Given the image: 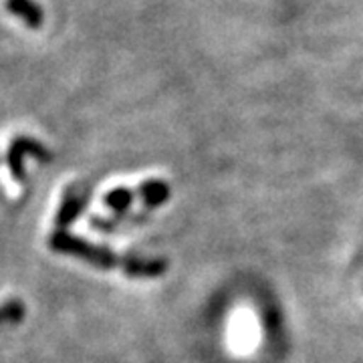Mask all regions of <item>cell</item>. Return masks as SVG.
<instances>
[{
  "label": "cell",
  "mask_w": 363,
  "mask_h": 363,
  "mask_svg": "<svg viewBox=\"0 0 363 363\" xmlns=\"http://www.w3.org/2000/svg\"><path fill=\"white\" fill-rule=\"evenodd\" d=\"M52 248L61 250V252H71V255H77L83 260H87L91 264H97L101 269H113V264L117 262V259L109 252V250H104V248H95L83 242V240H77L73 236L63 233H57L52 236L51 240Z\"/></svg>",
  "instance_id": "1"
},
{
  "label": "cell",
  "mask_w": 363,
  "mask_h": 363,
  "mask_svg": "<svg viewBox=\"0 0 363 363\" xmlns=\"http://www.w3.org/2000/svg\"><path fill=\"white\" fill-rule=\"evenodd\" d=\"M6 11L18 16L28 28H40L45 14L37 0H6Z\"/></svg>",
  "instance_id": "2"
},
{
  "label": "cell",
  "mask_w": 363,
  "mask_h": 363,
  "mask_svg": "<svg viewBox=\"0 0 363 363\" xmlns=\"http://www.w3.org/2000/svg\"><path fill=\"white\" fill-rule=\"evenodd\" d=\"M35 154V156L47 160V152L40 147V143L33 142L28 138H18L14 140L13 145H11V154H9V162H11V168H13V174L16 178H23V156L25 154Z\"/></svg>",
  "instance_id": "3"
},
{
  "label": "cell",
  "mask_w": 363,
  "mask_h": 363,
  "mask_svg": "<svg viewBox=\"0 0 363 363\" xmlns=\"http://www.w3.org/2000/svg\"><path fill=\"white\" fill-rule=\"evenodd\" d=\"M140 194L143 198V204L147 206H160L168 200L169 186L164 180H150L143 182L140 186Z\"/></svg>",
  "instance_id": "4"
},
{
  "label": "cell",
  "mask_w": 363,
  "mask_h": 363,
  "mask_svg": "<svg viewBox=\"0 0 363 363\" xmlns=\"http://www.w3.org/2000/svg\"><path fill=\"white\" fill-rule=\"evenodd\" d=\"M125 271L133 277H160L166 272L164 260H135L130 259L125 262Z\"/></svg>",
  "instance_id": "5"
},
{
  "label": "cell",
  "mask_w": 363,
  "mask_h": 363,
  "mask_svg": "<svg viewBox=\"0 0 363 363\" xmlns=\"http://www.w3.org/2000/svg\"><path fill=\"white\" fill-rule=\"evenodd\" d=\"M83 206H85V196H67L65 204L61 206V210H59V214H57V222L63 226V224H69V222L75 220V216H77L79 212L83 210Z\"/></svg>",
  "instance_id": "6"
},
{
  "label": "cell",
  "mask_w": 363,
  "mask_h": 363,
  "mask_svg": "<svg viewBox=\"0 0 363 363\" xmlns=\"http://www.w3.org/2000/svg\"><path fill=\"white\" fill-rule=\"evenodd\" d=\"M131 200H133V194H131L130 190H125V188H117V190L105 196V204L109 208H113V210H119V212L130 208Z\"/></svg>",
  "instance_id": "7"
},
{
  "label": "cell",
  "mask_w": 363,
  "mask_h": 363,
  "mask_svg": "<svg viewBox=\"0 0 363 363\" xmlns=\"http://www.w3.org/2000/svg\"><path fill=\"white\" fill-rule=\"evenodd\" d=\"M23 315H25V307H23V303H18V301H11V303H6V305H2V307H0V325L18 323V321L23 319Z\"/></svg>",
  "instance_id": "8"
}]
</instances>
